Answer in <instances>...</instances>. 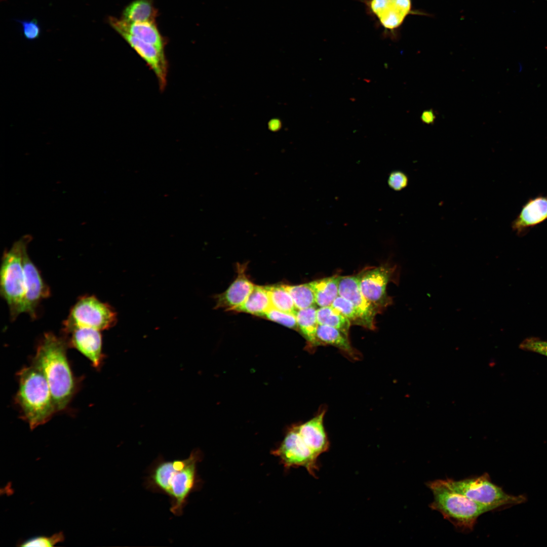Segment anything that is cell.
I'll return each instance as SVG.
<instances>
[{
    "label": "cell",
    "instance_id": "6da1fadb",
    "mask_svg": "<svg viewBox=\"0 0 547 547\" xmlns=\"http://www.w3.org/2000/svg\"><path fill=\"white\" fill-rule=\"evenodd\" d=\"M202 458V453L198 449L193 450L184 459L167 460L160 455L147 470L145 487L167 495L170 512L176 516L182 515L189 496L200 486L197 464Z\"/></svg>",
    "mask_w": 547,
    "mask_h": 547
},
{
    "label": "cell",
    "instance_id": "7a4b0ae2",
    "mask_svg": "<svg viewBox=\"0 0 547 547\" xmlns=\"http://www.w3.org/2000/svg\"><path fill=\"white\" fill-rule=\"evenodd\" d=\"M66 338L45 333L41 340L32 365L45 376L57 411L64 410L75 390L74 379L66 356Z\"/></svg>",
    "mask_w": 547,
    "mask_h": 547
},
{
    "label": "cell",
    "instance_id": "3957f363",
    "mask_svg": "<svg viewBox=\"0 0 547 547\" xmlns=\"http://www.w3.org/2000/svg\"><path fill=\"white\" fill-rule=\"evenodd\" d=\"M18 379L16 401L24 419L33 429L47 422L57 412L54 401L45 376L33 365L22 369Z\"/></svg>",
    "mask_w": 547,
    "mask_h": 547
},
{
    "label": "cell",
    "instance_id": "277c9868",
    "mask_svg": "<svg viewBox=\"0 0 547 547\" xmlns=\"http://www.w3.org/2000/svg\"><path fill=\"white\" fill-rule=\"evenodd\" d=\"M426 485L433 495L429 507L440 512L458 530L466 532L473 530L478 518L492 511L455 491L446 479L429 481Z\"/></svg>",
    "mask_w": 547,
    "mask_h": 547
},
{
    "label": "cell",
    "instance_id": "5b68a950",
    "mask_svg": "<svg viewBox=\"0 0 547 547\" xmlns=\"http://www.w3.org/2000/svg\"><path fill=\"white\" fill-rule=\"evenodd\" d=\"M31 239L29 235L22 236L4 251L2 259L0 292L8 305L12 321L24 312L25 289L22 257Z\"/></svg>",
    "mask_w": 547,
    "mask_h": 547
},
{
    "label": "cell",
    "instance_id": "8992f818",
    "mask_svg": "<svg viewBox=\"0 0 547 547\" xmlns=\"http://www.w3.org/2000/svg\"><path fill=\"white\" fill-rule=\"evenodd\" d=\"M446 480L455 491L491 511L519 504L527 500L524 495H513L505 493L501 487L491 481L486 473L478 477L458 481Z\"/></svg>",
    "mask_w": 547,
    "mask_h": 547
},
{
    "label": "cell",
    "instance_id": "52a82bcc",
    "mask_svg": "<svg viewBox=\"0 0 547 547\" xmlns=\"http://www.w3.org/2000/svg\"><path fill=\"white\" fill-rule=\"evenodd\" d=\"M116 322V312L109 304L94 295H84L80 297L71 308L63 323V331L66 334L79 327L101 331L112 327Z\"/></svg>",
    "mask_w": 547,
    "mask_h": 547
},
{
    "label": "cell",
    "instance_id": "ba28073f",
    "mask_svg": "<svg viewBox=\"0 0 547 547\" xmlns=\"http://www.w3.org/2000/svg\"><path fill=\"white\" fill-rule=\"evenodd\" d=\"M366 12L382 28L385 36L397 38L398 30L413 10L411 0H359Z\"/></svg>",
    "mask_w": 547,
    "mask_h": 547
},
{
    "label": "cell",
    "instance_id": "9c48e42d",
    "mask_svg": "<svg viewBox=\"0 0 547 547\" xmlns=\"http://www.w3.org/2000/svg\"><path fill=\"white\" fill-rule=\"evenodd\" d=\"M397 270V265L387 264L367 268L358 274L362 294L379 311L392 303L386 288Z\"/></svg>",
    "mask_w": 547,
    "mask_h": 547
},
{
    "label": "cell",
    "instance_id": "30bf717a",
    "mask_svg": "<svg viewBox=\"0 0 547 547\" xmlns=\"http://www.w3.org/2000/svg\"><path fill=\"white\" fill-rule=\"evenodd\" d=\"M272 454L279 457L285 467L303 466L315 476L318 457L305 443L296 427L288 433Z\"/></svg>",
    "mask_w": 547,
    "mask_h": 547
},
{
    "label": "cell",
    "instance_id": "8fae6325",
    "mask_svg": "<svg viewBox=\"0 0 547 547\" xmlns=\"http://www.w3.org/2000/svg\"><path fill=\"white\" fill-rule=\"evenodd\" d=\"M22 262L25 289L24 312L34 319L37 317L39 305L43 300L50 295V290L38 269L30 258L27 248L23 253Z\"/></svg>",
    "mask_w": 547,
    "mask_h": 547
},
{
    "label": "cell",
    "instance_id": "7c38bea8",
    "mask_svg": "<svg viewBox=\"0 0 547 547\" xmlns=\"http://www.w3.org/2000/svg\"><path fill=\"white\" fill-rule=\"evenodd\" d=\"M338 293L352 303L361 320L362 326L371 330L375 328V317L379 311L362 294L358 275L340 276Z\"/></svg>",
    "mask_w": 547,
    "mask_h": 547
},
{
    "label": "cell",
    "instance_id": "4fadbf2b",
    "mask_svg": "<svg viewBox=\"0 0 547 547\" xmlns=\"http://www.w3.org/2000/svg\"><path fill=\"white\" fill-rule=\"evenodd\" d=\"M143 59L156 75L160 89L167 84L168 62L165 53L136 36L124 31L118 32Z\"/></svg>",
    "mask_w": 547,
    "mask_h": 547
},
{
    "label": "cell",
    "instance_id": "5bb4252c",
    "mask_svg": "<svg viewBox=\"0 0 547 547\" xmlns=\"http://www.w3.org/2000/svg\"><path fill=\"white\" fill-rule=\"evenodd\" d=\"M66 335L68 345L76 349L87 357L95 367H98L102 359V336L100 331L89 327L74 329Z\"/></svg>",
    "mask_w": 547,
    "mask_h": 547
},
{
    "label": "cell",
    "instance_id": "9a60e30c",
    "mask_svg": "<svg viewBox=\"0 0 547 547\" xmlns=\"http://www.w3.org/2000/svg\"><path fill=\"white\" fill-rule=\"evenodd\" d=\"M546 220L547 194H539L529 199L523 205L511 227L518 235L523 236Z\"/></svg>",
    "mask_w": 547,
    "mask_h": 547
},
{
    "label": "cell",
    "instance_id": "2e32d148",
    "mask_svg": "<svg viewBox=\"0 0 547 547\" xmlns=\"http://www.w3.org/2000/svg\"><path fill=\"white\" fill-rule=\"evenodd\" d=\"M246 269V264H238L237 277L226 291L215 297L216 308L235 311L244 303L255 285L247 277Z\"/></svg>",
    "mask_w": 547,
    "mask_h": 547
},
{
    "label": "cell",
    "instance_id": "e0dca14e",
    "mask_svg": "<svg viewBox=\"0 0 547 547\" xmlns=\"http://www.w3.org/2000/svg\"><path fill=\"white\" fill-rule=\"evenodd\" d=\"M110 22L118 32L124 31L136 36L156 47L164 53L165 41L153 21L128 22L123 19L112 18Z\"/></svg>",
    "mask_w": 547,
    "mask_h": 547
},
{
    "label": "cell",
    "instance_id": "ac0fdd59",
    "mask_svg": "<svg viewBox=\"0 0 547 547\" xmlns=\"http://www.w3.org/2000/svg\"><path fill=\"white\" fill-rule=\"evenodd\" d=\"M325 411H322L309 421L296 426L303 440L318 457L327 451L329 444L324 426Z\"/></svg>",
    "mask_w": 547,
    "mask_h": 547
},
{
    "label": "cell",
    "instance_id": "d6986e66",
    "mask_svg": "<svg viewBox=\"0 0 547 547\" xmlns=\"http://www.w3.org/2000/svg\"><path fill=\"white\" fill-rule=\"evenodd\" d=\"M317 345L327 344L335 346L353 359H357V353L352 347L348 336L337 328L319 325L316 334Z\"/></svg>",
    "mask_w": 547,
    "mask_h": 547
},
{
    "label": "cell",
    "instance_id": "ffe728a7",
    "mask_svg": "<svg viewBox=\"0 0 547 547\" xmlns=\"http://www.w3.org/2000/svg\"><path fill=\"white\" fill-rule=\"evenodd\" d=\"M339 277L333 276L309 283L314 293L316 304L319 307L331 305L339 295Z\"/></svg>",
    "mask_w": 547,
    "mask_h": 547
},
{
    "label": "cell",
    "instance_id": "44dd1931",
    "mask_svg": "<svg viewBox=\"0 0 547 547\" xmlns=\"http://www.w3.org/2000/svg\"><path fill=\"white\" fill-rule=\"evenodd\" d=\"M271 307V302L266 286L255 285L246 301L235 311L263 317Z\"/></svg>",
    "mask_w": 547,
    "mask_h": 547
},
{
    "label": "cell",
    "instance_id": "7402d4cb",
    "mask_svg": "<svg viewBox=\"0 0 547 547\" xmlns=\"http://www.w3.org/2000/svg\"><path fill=\"white\" fill-rule=\"evenodd\" d=\"M315 306L298 309L296 312L297 323L300 332L311 345L317 346L316 334L319 326Z\"/></svg>",
    "mask_w": 547,
    "mask_h": 547
},
{
    "label": "cell",
    "instance_id": "603a6c76",
    "mask_svg": "<svg viewBox=\"0 0 547 547\" xmlns=\"http://www.w3.org/2000/svg\"><path fill=\"white\" fill-rule=\"evenodd\" d=\"M155 13L149 0H136L125 8L122 19L131 22L153 21Z\"/></svg>",
    "mask_w": 547,
    "mask_h": 547
},
{
    "label": "cell",
    "instance_id": "cb8c5ba5",
    "mask_svg": "<svg viewBox=\"0 0 547 547\" xmlns=\"http://www.w3.org/2000/svg\"><path fill=\"white\" fill-rule=\"evenodd\" d=\"M317 318L319 325L334 327L348 336L350 321L331 305L318 308Z\"/></svg>",
    "mask_w": 547,
    "mask_h": 547
},
{
    "label": "cell",
    "instance_id": "d4e9b609",
    "mask_svg": "<svg viewBox=\"0 0 547 547\" xmlns=\"http://www.w3.org/2000/svg\"><path fill=\"white\" fill-rule=\"evenodd\" d=\"M271 307L278 310L296 314L298 310L285 285L266 286Z\"/></svg>",
    "mask_w": 547,
    "mask_h": 547
},
{
    "label": "cell",
    "instance_id": "484cf974",
    "mask_svg": "<svg viewBox=\"0 0 547 547\" xmlns=\"http://www.w3.org/2000/svg\"><path fill=\"white\" fill-rule=\"evenodd\" d=\"M285 286L297 309L307 308L316 304L314 293L309 283L297 285H285Z\"/></svg>",
    "mask_w": 547,
    "mask_h": 547
},
{
    "label": "cell",
    "instance_id": "4316f807",
    "mask_svg": "<svg viewBox=\"0 0 547 547\" xmlns=\"http://www.w3.org/2000/svg\"><path fill=\"white\" fill-rule=\"evenodd\" d=\"M331 306L347 318L350 322L362 326V322L357 311L352 303L346 299L338 295L333 301Z\"/></svg>",
    "mask_w": 547,
    "mask_h": 547
},
{
    "label": "cell",
    "instance_id": "83f0119b",
    "mask_svg": "<svg viewBox=\"0 0 547 547\" xmlns=\"http://www.w3.org/2000/svg\"><path fill=\"white\" fill-rule=\"evenodd\" d=\"M263 317L289 328L299 329L295 314L284 312L271 307Z\"/></svg>",
    "mask_w": 547,
    "mask_h": 547
},
{
    "label": "cell",
    "instance_id": "f1b7e54d",
    "mask_svg": "<svg viewBox=\"0 0 547 547\" xmlns=\"http://www.w3.org/2000/svg\"><path fill=\"white\" fill-rule=\"evenodd\" d=\"M64 535L62 532L54 534L51 536H36L29 538L22 542L21 546H43L51 547L56 544L64 540Z\"/></svg>",
    "mask_w": 547,
    "mask_h": 547
},
{
    "label": "cell",
    "instance_id": "f546056e",
    "mask_svg": "<svg viewBox=\"0 0 547 547\" xmlns=\"http://www.w3.org/2000/svg\"><path fill=\"white\" fill-rule=\"evenodd\" d=\"M408 176L400 170L392 171L387 179L388 186L395 191H400L404 189L408 185Z\"/></svg>",
    "mask_w": 547,
    "mask_h": 547
},
{
    "label": "cell",
    "instance_id": "4dcf8cb0",
    "mask_svg": "<svg viewBox=\"0 0 547 547\" xmlns=\"http://www.w3.org/2000/svg\"><path fill=\"white\" fill-rule=\"evenodd\" d=\"M520 348L537 353L547 357V341L538 338L530 337L525 339L520 345Z\"/></svg>",
    "mask_w": 547,
    "mask_h": 547
},
{
    "label": "cell",
    "instance_id": "1f68e13d",
    "mask_svg": "<svg viewBox=\"0 0 547 547\" xmlns=\"http://www.w3.org/2000/svg\"><path fill=\"white\" fill-rule=\"evenodd\" d=\"M25 37L29 40L38 37L40 34V28L36 20L23 21L20 22Z\"/></svg>",
    "mask_w": 547,
    "mask_h": 547
},
{
    "label": "cell",
    "instance_id": "d6a6232c",
    "mask_svg": "<svg viewBox=\"0 0 547 547\" xmlns=\"http://www.w3.org/2000/svg\"><path fill=\"white\" fill-rule=\"evenodd\" d=\"M435 114L432 109L424 111L421 116V121L426 124H431L435 121Z\"/></svg>",
    "mask_w": 547,
    "mask_h": 547
}]
</instances>
